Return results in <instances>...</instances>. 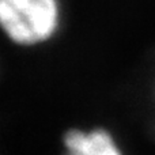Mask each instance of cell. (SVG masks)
<instances>
[{
	"label": "cell",
	"instance_id": "cell-1",
	"mask_svg": "<svg viewBox=\"0 0 155 155\" xmlns=\"http://www.w3.org/2000/svg\"><path fill=\"white\" fill-rule=\"evenodd\" d=\"M57 0H0V26L16 44L46 41L59 26Z\"/></svg>",
	"mask_w": 155,
	"mask_h": 155
},
{
	"label": "cell",
	"instance_id": "cell-2",
	"mask_svg": "<svg viewBox=\"0 0 155 155\" xmlns=\"http://www.w3.org/2000/svg\"><path fill=\"white\" fill-rule=\"evenodd\" d=\"M65 155H123L113 136L105 129L70 131L64 137Z\"/></svg>",
	"mask_w": 155,
	"mask_h": 155
},
{
	"label": "cell",
	"instance_id": "cell-3",
	"mask_svg": "<svg viewBox=\"0 0 155 155\" xmlns=\"http://www.w3.org/2000/svg\"><path fill=\"white\" fill-rule=\"evenodd\" d=\"M153 104H154V107H155V76H154V82H153ZM153 128H154V131H155V116H154Z\"/></svg>",
	"mask_w": 155,
	"mask_h": 155
}]
</instances>
